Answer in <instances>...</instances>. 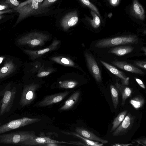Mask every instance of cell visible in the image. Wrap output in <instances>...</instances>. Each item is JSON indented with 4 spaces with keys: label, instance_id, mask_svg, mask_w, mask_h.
<instances>
[{
    "label": "cell",
    "instance_id": "46",
    "mask_svg": "<svg viewBox=\"0 0 146 146\" xmlns=\"http://www.w3.org/2000/svg\"><path fill=\"white\" fill-rule=\"evenodd\" d=\"M1 123H0V125H1Z\"/></svg>",
    "mask_w": 146,
    "mask_h": 146
},
{
    "label": "cell",
    "instance_id": "30",
    "mask_svg": "<svg viewBox=\"0 0 146 146\" xmlns=\"http://www.w3.org/2000/svg\"><path fill=\"white\" fill-rule=\"evenodd\" d=\"M5 3L9 5L10 8L15 10L20 4L19 2L17 0H5Z\"/></svg>",
    "mask_w": 146,
    "mask_h": 146
},
{
    "label": "cell",
    "instance_id": "14",
    "mask_svg": "<svg viewBox=\"0 0 146 146\" xmlns=\"http://www.w3.org/2000/svg\"><path fill=\"white\" fill-rule=\"evenodd\" d=\"M75 131L77 133L88 139L100 142L103 143H108V141L101 138L93 132L82 127H77Z\"/></svg>",
    "mask_w": 146,
    "mask_h": 146
},
{
    "label": "cell",
    "instance_id": "29",
    "mask_svg": "<svg viewBox=\"0 0 146 146\" xmlns=\"http://www.w3.org/2000/svg\"><path fill=\"white\" fill-rule=\"evenodd\" d=\"M84 4L89 7L92 10L96 13L100 17V15L99 11L96 7L89 0H80Z\"/></svg>",
    "mask_w": 146,
    "mask_h": 146
},
{
    "label": "cell",
    "instance_id": "31",
    "mask_svg": "<svg viewBox=\"0 0 146 146\" xmlns=\"http://www.w3.org/2000/svg\"><path fill=\"white\" fill-rule=\"evenodd\" d=\"M57 0H44V1L40 5L36 11H40L41 9L47 7L50 4Z\"/></svg>",
    "mask_w": 146,
    "mask_h": 146
},
{
    "label": "cell",
    "instance_id": "39",
    "mask_svg": "<svg viewBox=\"0 0 146 146\" xmlns=\"http://www.w3.org/2000/svg\"><path fill=\"white\" fill-rule=\"evenodd\" d=\"M111 5L113 6H117L119 3L120 0H109Z\"/></svg>",
    "mask_w": 146,
    "mask_h": 146
},
{
    "label": "cell",
    "instance_id": "16",
    "mask_svg": "<svg viewBox=\"0 0 146 146\" xmlns=\"http://www.w3.org/2000/svg\"><path fill=\"white\" fill-rule=\"evenodd\" d=\"M111 63L118 68L123 70L135 74H143V72L137 67L126 62L113 61Z\"/></svg>",
    "mask_w": 146,
    "mask_h": 146
},
{
    "label": "cell",
    "instance_id": "11",
    "mask_svg": "<svg viewBox=\"0 0 146 146\" xmlns=\"http://www.w3.org/2000/svg\"><path fill=\"white\" fill-rule=\"evenodd\" d=\"M60 41L59 40H55L50 45L43 49L36 50L24 49L23 51L32 59H35L42 56L43 54L48 52L56 49Z\"/></svg>",
    "mask_w": 146,
    "mask_h": 146
},
{
    "label": "cell",
    "instance_id": "1",
    "mask_svg": "<svg viewBox=\"0 0 146 146\" xmlns=\"http://www.w3.org/2000/svg\"><path fill=\"white\" fill-rule=\"evenodd\" d=\"M138 38L135 35H127L100 40L95 44L96 47L107 48L119 45H129L137 43Z\"/></svg>",
    "mask_w": 146,
    "mask_h": 146
},
{
    "label": "cell",
    "instance_id": "23",
    "mask_svg": "<svg viewBox=\"0 0 146 146\" xmlns=\"http://www.w3.org/2000/svg\"><path fill=\"white\" fill-rule=\"evenodd\" d=\"M130 103L134 108L137 110L143 106L145 100L141 96L138 95L131 99Z\"/></svg>",
    "mask_w": 146,
    "mask_h": 146
},
{
    "label": "cell",
    "instance_id": "38",
    "mask_svg": "<svg viewBox=\"0 0 146 146\" xmlns=\"http://www.w3.org/2000/svg\"><path fill=\"white\" fill-rule=\"evenodd\" d=\"M15 11V10L13 9L9 8L3 11H0V15L6 13H12L14 12Z\"/></svg>",
    "mask_w": 146,
    "mask_h": 146
},
{
    "label": "cell",
    "instance_id": "3",
    "mask_svg": "<svg viewBox=\"0 0 146 146\" xmlns=\"http://www.w3.org/2000/svg\"><path fill=\"white\" fill-rule=\"evenodd\" d=\"M17 92L15 87H12L10 84L0 91V115L8 113L12 107Z\"/></svg>",
    "mask_w": 146,
    "mask_h": 146
},
{
    "label": "cell",
    "instance_id": "8",
    "mask_svg": "<svg viewBox=\"0 0 146 146\" xmlns=\"http://www.w3.org/2000/svg\"><path fill=\"white\" fill-rule=\"evenodd\" d=\"M135 117L128 113L120 125L114 131L112 135L113 136L124 135L131 128Z\"/></svg>",
    "mask_w": 146,
    "mask_h": 146
},
{
    "label": "cell",
    "instance_id": "17",
    "mask_svg": "<svg viewBox=\"0 0 146 146\" xmlns=\"http://www.w3.org/2000/svg\"><path fill=\"white\" fill-rule=\"evenodd\" d=\"M130 9L132 15L136 19L142 20L144 19L145 14L144 9L137 0H133Z\"/></svg>",
    "mask_w": 146,
    "mask_h": 146
},
{
    "label": "cell",
    "instance_id": "33",
    "mask_svg": "<svg viewBox=\"0 0 146 146\" xmlns=\"http://www.w3.org/2000/svg\"><path fill=\"white\" fill-rule=\"evenodd\" d=\"M44 0H27L24 2L21 3L19 4V5L17 7H20L27 4L30 3L31 1H35L37 2L38 3H41Z\"/></svg>",
    "mask_w": 146,
    "mask_h": 146
},
{
    "label": "cell",
    "instance_id": "32",
    "mask_svg": "<svg viewBox=\"0 0 146 146\" xmlns=\"http://www.w3.org/2000/svg\"><path fill=\"white\" fill-rule=\"evenodd\" d=\"M133 63L140 68L145 70L146 69V62L145 61H135Z\"/></svg>",
    "mask_w": 146,
    "mask_h": 146
},
{
    "label": "cell",
    "instance_id": "43",
    "mask_svg": "<svg viewBox=\"0 0 146 146\" xmlns=\"http://www.w3.org/2000/svg\"><path fill=\"white\" fill-rule=\"evenodd\" d=\"M141 49L143 50L145 52V54L146 55V48L145 47H143L141 48Z\"/></svg>",
    "mask_w": 146,
    "mask_h": 146
},
{
    "label": "cell",
    "instance_id": "41",
    "mask_svg": "<svg viewBox=\"0 0 146 146\" xmlns=\"http://www.w3.org/2000/svg\"><path fill=\"white\" fill-rule=\"evenodd\" d=\"M129 78L128 77L127 78L126 80H121L122 84L124 85H128L129 84Z\"/></svg>",
    "mask_w": 146,
    "mask_h": 146
},
{
    "label": "cell",
    "instance_id": "25",
    "mask_svg": "<svg viewBox=\"0 0 146 146\" xmlns=\"http://www.w3.org/2000/svg\"><path fill=\"white\" fill-rule=\"evenodd\" d=\"M113 106L116 109L118 104L119 91L115 86L111 84L110 87Z\"/></svg>",
    "mask_w": 146,
    "mask_h": 146
},
{
    "label": "cell",
    "instance_id": "22",
    "mask_svg": "<svg viewBox=\"0 0 146 146\" xmlns=\"http://www.w3.org/2000/svg\"><path fill=\"white\" fill-rule=\"evenodd\" d=\"M127 111L125 110L120 112L115 118L112 122L113 125L110 132L114 131L120 125L126 116Z\"/></svg>",
    "mask_w": 146,
    "mask_h": 146
},
{
    "label": "cell",
    "instance_id": "2",
    "mask_svg": "<svg viewBox=\"0 0 146 146\" xmlns=\"http://www.w3.org/2000/svg\"><path fill=\"white\" fill-rule=\"evenodd\" d=\"M36 136L34 131H19L9 133L0 134V144H17Z\"/></svg>",
    "mask_w": 146,
    "mask_h": 146
},
{
    "label": "cell",
    "instance_id": "34",
    "mask_svg": "<svg viewBox=\"0 0 146 146\" xmlns=\"http://www.w3.org/2000/svg\"><path fill=\"white\" fill-rule=\"evenodd\" d=\"M9 8H10L9 5L5 2L0 4V11H3Z\"/></svg>",
    "mask_w": 146,
    "mask_h": 146
},
{
    "label": "cell",
    "instance_id": "12",
    "mask_svg": "<svg viewBox=\"0 0 146 146\" xmlns=\"http://www.w3.org/2000/svg\"><path fill=\"white\" fill-rule=\"evenodd\" d=\"M65 143L71 144L70 143L64 141L60 142L52 140L46 137H37L36 136L31 139L27 140L21 143L19 145L21 146H33L36 145H41L48 143Z\"/></svg>",
    "mask_w": 146,
    "mask_h": 146
},
{
    "label": "cell",
    "instance_id": "7",
    "mask_svg": "<svg viewBox=\"0 0 146 146\" xmlns=\"http://www.w3.org/2000/svg\"><path fill=\"white\" fill-rule=\"evenodd\" d=\"M40 4L41 3L33 1L28 4L17 7L15 10L19 14V15L14 26L27 17L35 13Z\"/></svg>",
    "mask_w": 146,
    "mask_h": 146
},
{
    "label": "cell",
    "instance_id": "26",
    "mask_svg": "<svg viewBox=\"0 0 146 146\" xmlns=\"http://www.w3.org/2000/svg\"><path fill=\"white\" fill-rule=\"evenodd\" d=\"M91 13L93 17V19H90V22L91 25L94 28L97 29L100 25V19L98 15L93 11H91Z\"/></svg>",
    "mask_w": 146,
    "mask_h": 146
},
{
    "label": "cell",
    "instance_id": "5",
    "mask_svg": "<svg viewBox=\"0 0 146 146\" xmlns=\"http://www.w3.org/2000/svg\"><path fill=\"white\" fill-rule=\"evenodd\" d=\"M40 119L30 118L24 117L13 120L0 125V134L4 133L15 129L41 121Z\"/></svg>",
    "mask_w": 146,
    "mask_h": 146
},
{
    "label": "cell",
    "instance_id": "4",
    "mask_svg": "<svg viewBox=\"0 0 146 146\" xmlns=\"http://www.w3.org/2000/svg\"><path fill=\"white\" fill-rule=\"evenodd\" d=\"M49 38L48 35L43 33L33 32L21 36L18 39L17 42L19 45H28L34 47L42 45Z\"/></svg>",
    "mask_w": 146,
    "mask_h": 146
},
{
    "label": "cell",
    "instance_id": "37",
    "mask_svg": "<svg viewBox=\"0 0 146 146\" xmlns=\"http://www.w3.org/2000/svg\"><path fill=\"white\" fill-rule=\"evenodd\" d=\"M135 79L136 82L141 87L144 89L145 88V85L141 80L136 78H135Z\"/></svg>",
    "mask_w": 146,
    "mask_h": 146
},
{
    "label": "cell",
    "instance_id": "42",
    "mask_svg": "<svg viewBox=\"0 0 146 146\" xmlns=\"http://www.w3.org/2000/svg\"><path fill=\"white\" fill-rule=\"evenodd\" d=\"M43 145L47 146H58L59 145L56 143H48Z\"/></svg>",
    "mask_w": 146,
    "mask_h": 146
},
{
    "label": "cell",
    "instance_id": "13",
    "mask_svg": "<svg viewBox=\"0 0 146 146\" xmlns=\"http://www.w3.org/2000/svg\"><path fill=\"white\" fill-rule=\"evenodd\" d=\"M78 20L76 12H71L66 14L62 19L60 22L61 25L64 30L66 31L76 25Z\"/></svg>",
    "mask_w": 146,
    "mask_h": 146
},
{
    "label": "cell",
    "instance_id": "19",
    "mask_svg": "<svg viewBox=\"0 0 146 146\" xmlns=\"http://www.w3.org/2000/svg\"><path fill=\"white\" fill-rule=\"evenodd\" d=\"M115 86L119 92H120L121 94L122 99L121 105L123 106L127 99L130 96L132 92V90L128 87L125 85H121L117 82L115 83Z\"/></svg>",
    "mask_w": 146,
    "mask_h": 146
},
{
    "label": "cell",
    "instance_id": "36",
    "mask_svg": "<svg viewBox=\"0 0 146 146\" xmlns=\"http://www.w3.org/2000/svg\"><path fill=\"white\" fill-rule=\"evenodd\" d=\"M50 73L49 71H43L38 74L37 76L39 77H44L48 76Z\"/></svg>",
    "mask_w": 146,
    "mask_h": 146
},
{
    "label": "cell",
    "instance_id": "9",
    "mask_svg": "<svg viewBox=\"0 0 146 146\" xmlns=\"http://www.w3.org/2000/svg\"><path fill=\"white\" fill-rule=\"evenodd\" d=\"M85 57L88 67L92 76L98 82L102 81V77L100 69L94 57L90 53L86 52Z\"/></svg>",
    "mask_w": 146,
    "mask_h": 146
},
{
    "label": "cell",
    "instance_id": "28",
    "mask_svg": "<svg viewBox=\"0 0 146 146\" xmlns=\"http://www.w3.org/2000/svg\"><path fill=\"white\" fill-rule=\"evenodd\" d=\"M72 135H74L82 140L87 146L90 145L92 146H102L104 143H100L98 141H95L93 140L88 139L80 135L78 133H74Z\"/></svg>",
    "mask_w": 146,
    "mask_h": 146
},
{
    "label": "cell",
    "instance_id": "24",
    "mask_svg": "<svg viewBox=\"0 0 146 146\" xmlns=\"http://www.w3.org/2000/svg\"><path fill=\"white\" fill-rule=\"evenodd\" d=\"M52 60L62 65L70 66H74V62L69 58L62 56L54 57L51 58Z\"/></svg>",
    "mask_w": 146,
    "mask_h": 146
},
{
    "label": "cell",
    "instance_id": "35",
    "mask_svg": "<svg viewBox=\"0 0 146 146\" xmlns=\"http://www.w3.org/2000/svg\"><path fill=\"white\" fill-rule=\"evenodd\" d=\"M134 141L143 145L146 146V139L145 138L135 140Z\"/></svg>",
    "mask_w": 146,
    "mask_h": 146
},
{
    "label": "cell",
    "instance_id": "15",
    "mask_svg": "<svg viewBox=\"0 0 146 146\" xmlns=\"http://www.w3.org/2000/svg\"><path fill=\"white\" fill-rule=\"evenodd\" d=\"M16 66L12 59L6 60L3 66L0 68V79L5 78L14 72Z\"/></svg>",
    "mask_w": 146,
    "mask_h": 146
},
{
    "label": "cell",
    "instance_id": "44",
    "mask_svg": "<svg viewBox=\"0 0 146 146\" xmlns=\"http://www.w3.org/2000/svg\"><path fill=\"white\" fill-rule=\"evenodd\" d=\"M3 57H0V64L1 62L3 61Z\"/></svg>",
    "mask_w": 146,
    "mask_h": 146
},
{
    "label": "cell",
    "instance_id": "6",
    "mask_svg": "<svg viewBox=\"0 0 146 146\" xmlns=\"http://www.w3.org/2000/svg\"><path fill=\"white\" fill-rule=\"evenodd\" d=\"M40 86L33 83L25 85L21 94L19 104L22 107L30 104L35 99V91Z\"/></svg>",
    "mask_w": 146,
    "mask_h": 146
},
{
    "label": "cell",
    "instance_id": "10",
    "mask_svg": "<svg viewBox=\"0 0 146 146\" xmlns=\"http://www.w3.org/2000/svg\"><path fill=\"white\" fill-rule=\"evenodd\" d=\"M70 93L69 91L47 96L40 102L38 106H46L58 103L62 100Z\"/></svg>",
    "mask_w": 146,
    "mask_h": 146
},
{
    "label": "cell",
    "instance_id": "27",
    "mask_svg": "<svg viewBox=\"0 0 146 146\" xmlns=\"http://www.w3.org/2000/svg\"><path fill=\"white\" fill-rule=\"evenodd\" d=\"M77 82L73 80H66L59 82L60 87L65 89L72 88L75 87L78 84Z\"/></svg>",
    "mask_w": 146,
    "mask_h": 146
},
{
    "label": "cell",
    "instance_id": "18",
    "mask_svg": "<svg viewBox=\"0 0 146 146\" xmlns=\"http://www.w3.org/2000/svg\"><path fill=\"white\" fill-rule=\"evenodd\" d=\"M80 92L78 90L73 93L65 102L64 105L60 108V110H66L72 108L79 98Z\"/></svg>",
    "mask_w": 146,
    "mask_h": 146
},
{
    "label": "cell",
    "instance_id": "40",
    "mask_svg": "<svg viewBox=\"0 0 146 146\" xmlns=\"http://www.w3.org/2000/svg\"><path fill=\"white\" fill-rule=\"evenodd\" d=\"M71 144H74L75 145L81 146H87L86 144L80 141H70Z\"/></svg>",
    "mask_w": 146,
    "mask_h": 146
},
{
    "label": "cell",
    "instance_id": "45",
    "mask_svg": "<svg viewBox=\"0 0 146 146\" xmlns=\"http://www.w3.org/2000/svg\"><path fill=\"white\" fill-rule=\"evenodd\" d=\"M3 15H0V20H1L3 17Z\"/></svg>",
    "mask_w": 146,
    "mask_h": 146
},
{
    "label": "cell",
    "instance_id": "21",
    "mask_svg": "<svg viewBox=\"0 0 146 146\" xmlns=\"http://www.w3.org/2000/svg\"><path fill=\"white\" fill-rule=\"evenodd\" d=\"M100 61L102 65L108 70L120 78L121 80H126L128 78L126 76L124 73L119 70L115 67L102 60H100Z\"/></svg>",
    "mask_w": 146,
    "mask_h": 146
},
{
    "label": "cell",
    "instance_id": "20",
    "mask_svg": "<svg viewBox=\"0 0 146 146\" xmlns=\"http://www.w3.org/2000/svg\"><path fill=\"white\" fill-rule=\"evenodd\" d=\"M134 48L131 46H121L111 48L108 52L121 56L132 52Z\"/></svg>",
    "mask_w": 146,
    "mask_h": 146
}]
</instances>
